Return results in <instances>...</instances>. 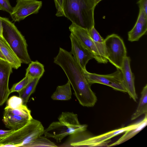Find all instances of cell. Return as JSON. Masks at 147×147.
<instances>
[{"label":"cell","instance_id":"obj_27","mask_svg":"<svg viewBox=\"0 0 147 147\" xmlns=\"http://www.w3.org/2000/svg\"><path fill=\"white\" fill-rule=\"evenodd\" d=\"M12 9L9 0H0V10L6 11L10 14Z\"/></svg>","mask_w":147,"mask_h":147},{"label":"cell","instance_id":"obj_31","mask_svg":"<svg viewBox=\"0 0 147 147\" xmlns=\"http://www.w3.org/2000/svg\"><path fill=\"white\" fill-rule=\"evenodd\" d=\"M2 32H3V27L2 24V22L1 20L0 19V35L2 36Z\"/></svg>","mask_w":147,"mask_h":147},{"label":"cell","instance_id":"obj_10","mask_svg":"<svg viewBox=\"0 0 147 147\" xmlns=\"http://www.w3.org/2000/svg\"><path fill=\"white\" fill-rule=\"evenodd\" d=\"M12 67L7 61L0 58V106L6 101L10 94L8 87Z\"/></svg>","mask_w":147,"mask_h":147},{"label":"cell","instance_id":"obj_11","mask_svg":"<svg viewBox=\"0 0 147 147\" xmlns=\"http://www.w3.org/2000/svg\"><path fill=\"white\" fill-rule=\"evenodd\" d=\"M130 59L129 57H125L121 70L122 74L124 88L130 97L135 102L138 98L135 86L134 76L130 67Z\"/></svg>","mask_w":147,"mask_h":147},{"label":"cell","instance_id":"obj_6","mask_svg":"<svg viewBox=\"0 0 147 147\" xmlns=\"http://www.w3.org/2000/svg\"><path fill=\"white\" fill-rule=\"evenodd\" d=\"M83 70L86 78L90 85L98 83L108 86L117 90L126 92L123 85L121 70L117 69L114 73L107 75L91 73L86 69Z\"/></svg>","mask_w":147,"mask_h":147},{"label":"cell","instance_id":"obj_33","mask_svg":"<svg viewBox=\"0 0 147 147\" xmlns=\"http://www.w3.org/2000/svg\"><path fill=\"white\" fill-rule=\"evenodd\" d=\"M94 2L95 5L96 6L98 3L102 0H92Z\"/></svg>","mask_w":147,"mask_h":147},{"label":"cell","instance_id":"obj_32","mask_svg":"<svg viewBox=\"0 0 147 147\" xmlns=\"http://www.w3.org/2000/svg\"><path fill=\"white\" fill-rule=\"evenodd\" d=\"M0 58L1 59H3V60H6L7 61L5 57V56L2 53L1 51L0 50Z\"/></svg>","mask_w":147,"mask_h":147},{"label":"cell","instance_id":"obj_28","mask_svg":"<svg viewBox=\"0 0 147 147\" xmlns=\"http://www.w3.org/2000/svg\"><path fill=\"white\" fill-rule=\"evenodd\" d=\"M57 9L56 16L57 17L64 16L63 9V0H54Z\"/></svg>","mask_w":147,"mask_h":147},{"label":"cell","instance_id":"obj_13","mask_svg":"<svg viewBox=\"0 0 147 147\" xmlns=\"http://www.w3.org/2000/svg\"><path fill=\"white\" fill-rule=\"evenodd\" d=\"M147 30V14L139 9L138 16L134 27L128 33V40L130 42L138 41Z\"/></svg>","mask_w":147,"mask_h":147},{"label":"cell","instance_id":"obj_8","mask_svg":"<svg viewBox=\"0 0 147 147\" xmlns=\"http://www.w3.org/2000/svg\"><path fill=\"white\" fill-rule=\"evenodd\" d=\"M69 29L71 33L73 34L91 54L94 59L98 63H105L87 30L72 23L69 26Z\"/></svg>","mask_w":147,"mask_h":147},{"label":"cell","instance_id":"obj_5","mask_svg":"<svg viewBox=\"0 0 147 147\" xmlns=\"http://www.w3.org/2000/svg\"><path fill=\"white\" fill-rule=\"evenodd\" d=\"M107 60L117 69L121 70L127 56V50L123 39L112 34L105 39Z\"/></svg>","mask_w":147,"mask_h":147},{"label":"cell","instance_id":"obj_12","mask_svg":"<svg viewBox=\"0 0 147 147\" xmlns=\"http://www.w3.org/2000/svg\"><path fill=\"white\" fill-rule=\"evenodd\" d=\"M58 119L59 122L67 127L71 134L86 131L88 127L86 124H81L78 121L77 115L73 112H62Z\"/></svg>","mask_w":147,"mask_h":147},{"label":"cell","instance_id":"obj_26","mask_svg":"<svg viewBox=\"0 0 147 147\" xmlns=\"http://www.w3.org/2000/svg\"><path fill=\"white\" fill-rule=\"evenodd\" d=\"M23 104L22 99L20 97L14 96L11 97L7 100L6 107L11 109L17 108Z\"/></svg>","mask_w":147,"mask_h":147},{"label":"cell","instance_id":"obj_18","mask_svg":"<svg viewBox=\"0 0 147 147\" xmlns=\"http://www.w3.org/2000/svg\"><path fill=\"white\" fill-rule=\"evenodd\" d=\"M88 32L90 36L94 41L102 58L105 63L108 62L107 57L105 39L102 37L95 28L93 27Z\"/></svg>","mask_w":147,"mask_h":147},{"label":"cell","instance_id":"obj_29","mask_svg":"<svg viewBox=\"0 0 147 147\" xmlns=\"http://www.w3.org/2000/svg\"><path fill=\"white\" fill-rule=\"evenodd\" d=\"M139 9L142 10L147 14V0H139L137 2Z\"/></svg>","mask_w":147,"mask_h":147},{"label":"cell","instance_id":"obj_19","mask_svg":"<svg viewBox=\"0 0 147 147\" xmlns=\"http://www.w3.org/2000/svg\"><path fill=\"white\" fill-rule=\"evenodd\" d=\"M71 95L70 84L68 80L65 85L57 87L51 98L54 100H68L71 98Z\"/></svg>","mask_w":147,"mask_h":147},{"label":"cell","instance_id":"obj_7","mask_svg":"<svg viewBox=\"0 0 147 147\" xmlns=\"http://www.w3.org/2000/svg\"><path fill=\"white\" fill-rule=\"evenodd\" d=\"M10 14L15 22H20L31 14L37 13L42 5V1L37 0H17Z\"/></svg>","mask_w":147,"mask_h":147},{"label":"cell","instance_id":"obj_23","mask_svg":"<svg viewBox=\"0 0 147 147\" xmlns=\"http://www.w3.org/2000/svg\"><path fill=\"white\" fill-rule=\"evenodd\" d=\"M4 111L30 119L32 118L31 115V111L27 108L26 105L23 104L15 109L10 108L6 106L4 109Z\"/></svg>","mask_w":147,"mask_h":147},{"label":"cell","instance_id":"obj_25","mask_svg":"<svg viewBox=\"0 0 147 147\" xmlns=\"http://www.w3.org/2000/svg\"><path fill=\"white\" fill-rule=\"evenodd\" d=\"M33 79L28 76L25 77L19 82L14 84L9 90L10 93L16 92H19L23 89Z\"/></svg>","mask_w":147,"mask_h":147},{"label":"cell","instance_id":"obj_9","mask_svg":"<svg viewBox=\"0 0 147 147\" xmlns=\"http://www.w3.org/2000/svg\"><path fill=\"white\" fill-rule=\"evenodd\" d=\"M69 37L71 46L70 53L82 69H86L87 64L94 58L92 55L73 34L71 33Z\"/></svg>","mask_w":147,"mask_h":147},{"label":"cell","instance_id":"obj_30","mask_svg":"<svg viewBox=\"0 0 147 147\" xmlns=\"http://www.w3.org/2000/svg\"><path fill=\"white\" fill-rule=\"evenodd\" d=\"M14 131L12 129L9 130H0V141L8 136Z\"/></svg>","mask_w":147,"mask_h":147},{"label":"cell","instance_id":"obj_22","mask_svg":"<svg viewBox=\"0 0 147 147\" xmlns=\"http://www.w3.org/2000/svg\"><path fill=\"white\" fill-rule=\"evenodd\" d=\"M45 72L44 66L37 61H31L26 69L25 76L32 79L40 78Z\"/></svg>","mask_w":147,"mask_h":147},{"label":"cell","instance_id":"obj_2","mask_svg":"<svg viewBox=\"0 0 147 147\" xmlns=\"http://www.w3.org/2000/svg\"><path fill=\"white\" fill-rule=\"evenodd\" d=\"M140 122L141 121L96 136H90L86 131L74 133L69 135L68 139L63 143V145L66 147H107L111 138L136 127Z\"/></svg>","mask_w":147,"mask_h":147},{"label":"cell","instance_id":"obj_1","mask_svg":"<svg viewBox=\"0 0 147 147\" xmlns=\"http://www.w3.org/2000/svg\"><path fill=\"white\" fill-rule=\"evenodd\" d=\"M96 6L92 0H63L64 16L72 24L89 31L94 27Z\"/></svg>","mask_w":147,"mask_h":147},{"label":"cell","instance_id":"obj_3","mask_svg":"<svg viewBox=\"0 0 147 147\" xmlns=\"http://www.w3.org/2000/svg\"><path fill=\"white\" fill-rule=\"evenodd\" d=\"M40 121L33 118L24 126L0 141V147H28L30 144L44 132Z\"/></svg>","mask_w":147,"mask_h":147},{"label":"cell","instance_id":"obj_17","mask_svg":"<svg viewBox=\"0 0 147 147\" xmlns=\"http://www.w3.org/2000/svg\"><path fill=\"white\" fill-rule=\"evenodd\" d=\"M145 115L144 118L141 120L140 124L137 127L125 131L124 134L117 141L110 145H108L107 147L115 146L122 144L132 138L139 132L147 125V114Z\"/></svg>","mask_w":147,"mask_h":147},{"label":"cell","instance_id":"obj_21","mask_svg":"<svg viewBox=\"0 0 147 147\" xmlns=\"http://www.w3.org/2000/svg\"><path fill=\"white\" fill-rule=\"evenodd\" d=\"M40 78L33 79L23 89L18 92L19 97L22 99L24 105H26L30 96L35 90Z\"/></svg>","mask_w":147,"mask_h":147},{"label":"cell","instance_id":"obj_14","mask_svg":"<svg viewBox=\"0 0 147 147\" xmlns=\"http://www.w3.org/2000/svg\"><path fill=\"white\" fill-rule=\"evenodd\" d=\"M45 136L55 139L57 142L71 133L67 127L59 121L52 122L48 127L45 130Z\"/></svg>","mask_w":147,"mask_h":147},{"label":"cell","instance_id":"obj_20","mask_svg":"<svg viewBox=\"0 0 147 147\" xmlns=\"http://www.w3.org/2000/svg\"><path fill=\"white\" fill-rule=\"evenodd\" d=\"M147 114V85L144 87L137 108L132 115L131 120H133L143 114Z\"/></svg>","mask_w":147,"mask_h":147},{"label":"cell","instance_id":"obj_15","mask_svg":"<svg viewBox=\"0 0 147 147\" xmlns=\"http://www.w3.org/2000/svg\"><path fill=\"white\" fill-rule=\"evenodd\" d=\"M31 119L4 111L2 121L6 127L15 131L23 127Z\"/></svg>","mask_w":147,"mask_h":147},{"label":"cell","instance_id":"obj_4","mask_svg":"<svg viewBox=\"0 0 147 147\" xmlns=\"http://www.w3.org/2000/svg\"><path fill=\"white\" fill-rule=\"evenodd\" d=\"M2 22V36L20 61L28 64L31 61L27 50L26 41L14 24L8 18L0 16Z\"/></svg>","mask_w":147,"mask_h":147},{"label":"cell","instance_id":"obj_16","mask_svg":"<svg viewBox=\"0 0 147 147\" xmlns=\"http://www.w3.org/2000/svg\"><path fill=\"white\" fill-rule=\"evenodd\" d=\"M0 50L11 65L13 68L17 69L21 66V63L3 36L0 35Z\"/></svg>","mask_w":147,"mask_h":147},{"label":"cell","instance_id":"obj_24","mask_svg":"<svg viewBox=\"0 0 147 147\" xmlns=\"http://www.w3.org/2000/svg\"><path fill=\"white\" fill-rule=\"evenodd\" d=\"M57 147L53 142L46 137L40 136L36 138L29 145L28 147Z\"/></svg>","mask_w":147,"mask_h":147}]
</instances>
